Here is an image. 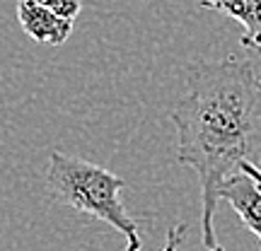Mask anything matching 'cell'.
Segmentation results:
<instances>
[{"label":"cell","instance_id":"6da1fadb","mask_svg":"<svg viewBox=\"0 0 261 251\" xmlns=\"http://www.w3.org/2000/svg\"><path fill=\"white\" fill-rule=\"evenodd\" d=\"M172 121L179 164L198 177L203 249L225 251L213 225L220 186L242 162L261 167V77L234 56L191 63Z\"/></svg>","mask_w":261,"mask_h":251},{"label":"cell","instance_id":"7a4b0ae2","mask_svg":"<svg viewBox=\"0 0 261 251\" xmlns=\"http://www.w3.org/2000/svg\"><path fill=\"white\" fill-rule=\"evenodd\" d=\"M46 186L61 203L90 215L123 234L126 251H140L138 222L121 201L123 179L83 157L54 150L48 155Z\"/></svg>","mask_w":261,"mask_h":251},{"label":"cell","instance_id":"3957f363","mask_svg":"<svg viewBox=\"0 0 261 251\" xmlns=\"http://www.w3.org/2000/svg\"><path fill=\"white\" fill-rule=\"evenodd\" d=\"M17 19L29 39L46 46H61L73 32V22L54 15L34 0H17Z\"/></svg>","mask_w":261,"mask_h":251},{"label":"cell","instance_id":"277c9868","mask_svg":"<svg viewBox=\"0 0 261 251\" xmlns=\"http://www.w3.org/2000/svg\"><path fill=\"white\" fill-rule=\"evenodd\" d=\"M220 198L232 205V210L249 227V232L261 239V188L252 179L242 172H234L220 186Z\"/></svg>","mask_w":261,"mask_h":251},{"label":"cell","instance_id":"5b68a950","mask_svg":"<svg viewBox=\"0 0 261 251\" xmlns=\"http://www.w3.org/2000/svg\"><path fill=\"white\" fill-rule=\"evenodd\" d=\"M198 5L237 19L242 24V46L261 56V0H198Z\"/></svg>","mask_w":261,"mask_h":251},{"label":"cell","instance_id":"8992f818","mask_svg":"<svg viewBox=\"0 0 261 251\" xmlns=\"http://www.w3.org/2000/svg\"><path fill=\"white\" fill-rule=\"evenodd\" d=\"M34 3H39L41 8L51 10L58 17L70 19V22H75V17H77L80 10H83V0H34Z\"/></svg>","mask_w":261,"mask_h":251},{"label":"cell","instance_id":"52a82bcc","mask_svg":"<svg viewBox=\"0 0 261 251\" xmlns=\"http://www.w3.org/2000/svg\"><path fill=\"white\" fill-rule=\"evenodd\" d=\"M184 237H187V225H172L167 232V242L162 246V251H179V244L184 242Z\"/></svg>","mask_w":261,"mask_h":251},{"label":"cell","instance_id":"ba28073f","mask_svg":"<svg viewBox=\"0 0 261 251\" xmlns=\"http://www.w3.org/2000/svg\"><path fill=\"white\" fill-rule=\"evenodd\" d=\"M237 169H240L242 174H247V177L252 179L254 184L261 188V167H256V164H249V162H242V164H240Z\"/></svg>","mask_w":261,"mask_h":251}]
</instances>
